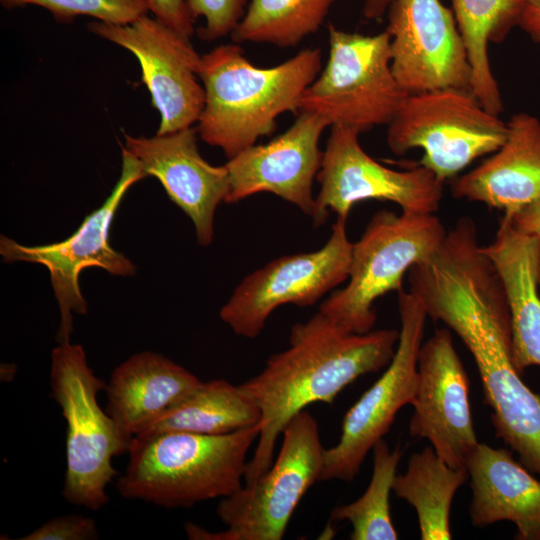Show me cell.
Wrapping results in <instances>:
<instances>
[{
  "instance_id": "6da1fadb",
  "label": "cell",
  "mask_w": 540,
  "mask_h": 540,
  "mask_svg": "<svg viewBox=\"0 0 540 540\" xmlns=\"http://www.w3.org/2000/svg\"><path fill=\"white\" fill-rule=\"evenodd\" d=\"M398 339L395 329L349 332L320 311L293 325L289 346L238 385L260 412V433L244 484H252L272 465L276 442L295 415L313 403H332L357 378L387 367Z\"/></svg>"
},
{
  "instance_id": "7a4b0ae2",
  "label": "cell",
  "mask_w": 540,
  "mask_h": 540,
  "mask_svg": "<svg viewBox=\"0 0 540 540\" xmlns=\"http://www.w3.org/2000/svg\"><path fill=\"white\" fill-rule=\"evenodd\" d=\"M321 51L306 48L273 67H258L238 44L220 45L202 56L199 79L205 104L197 131L228 159L276 128V119L296 112L305 89L321 71Z\"/></svg>"
},
{
  "instance_id": "3957f363",
  "label": "cell",
  "mask_w": 540,
  "mask_h": 540,
  "mask_svg": "<svg viewBox=\"0 0 540 540\" xmlns=\"http://www.w3.org/2000/svg\"><path fill=\"white\" fill-rule=\"evenodd\" d=\"M260 425L225 435L159 432L134 436L117 489L125 499L189 508L243 486Z\"/></svg>"
},
{
  "instance_id": "277c9868",
  "label": "cell",
  "mask_w": 540,
  "mask_h": 540,
  "mask_svg": "<svg viewBox=\"0 0 540 540\" xmlns=\"http://www.w3.org/2000/svg\"><path fill=\"white\" fill-rule=\"evenodd\" d=\"M51 397L66 421V472L62 495L73 505L99 510L109 502L107 485L117 471L112 459L128 453L133 436L97 401L106 383L79 344H58L51 353Z\"/></svg>"
},
{
  "instance_id": "5b68a950",
  "label": "cell",
  "mask_w": 540,
  "mask_h": 540,
  "mask_svg": "<svg viewBox=\"0 0 540 540\" xmlns=\"http://www.w3.org/2000/svg\"><path fill=\"white\" fill-rule=\"evenodd\" d=\"M448 327L474 359L496 437L540 476V396L513 364L508 305L490 297L469 299L452 312Z\"/></svg>"
},
{
  "instance_id": "8992f818",
  "label": "cell",
  "mask_w": 540,
  "mask_h": 540,
  "mask_svg": "<svg viewBox=\"0 0 540 540\" xmlns=\"http://www.w3.org/2000/svg\"><path fill=\"white\" fill-rule=\"evenodd\" d=\"M446 233L434 213L376 212L353 243L348 284L334 291L319 311L349 332L372 331L377 320L374 302L402 290L404 275L429 259Z\"/></svg>"
},
{
  "instance_id": "52a82bcc",
  "label": "cell",
  "mask_w": 540,
  "mask_h": 540,
  "mask_svg": "<svg viewBox=\"0 0 540 540\" xmlns=\"http://www.w3.org/2000/svg\"><path fill=\"white\" fill-rule=\"evenodd\" d=\"M277 459L252 484L221 498L216 514L226 529L208 531L185 524L192 540H280L303 496L320 481L324 463L319 427L307 410L282 431Z\"/></svg>"
},
{
  "instance_id": "ba28073f",
  "label": "cell",
  "mask_w": 540,
  "mask_h": 540,
  "mask_svg": "<svg viewBox=\"0 0 540 540\" xmlns=\"http://www.w3.org/2000/svg\"><path fill=\"white\" fill-rule=\"evenodd\" d=\"M390 151L421 149L420 165L445 183L477 158L492 154L507 137V122L486 110L470 89L410 93L387 125Z\"/></svg>"
},
{
  "instance_id": "9c48e42d",
  "label": "cell",
  "mask_w": 540,
  "mask_h": 540,
  "mask_svg": "<svg viewBox=\"0 0 540 540\" xmlns=\"http://www.w3.org/2000/svg\"><path fill=\"white\" fill-rule=\"evenodd\" d=\"M329 55L305 89L299 113H314L331 126L359 134L388 125L407 96L391 67L390 36L351 33L328 25Z\"/></svg>"
},
{
  "instance_id": "30bf717a",
  "label": "cell",
  "mask_w": 540,
  "mask_h": 540,
  "mask_svg": "<svg viewBox=\"0 0 540 540\" xmlns=\"http://www.w3.org/2000/svg\"><path fill=\"white\" fill-rule=\"evenodd\" d=\"M120 177L104 203L88 214L79 228L63 241L25 246L1 235L0 255L6 263L29 262L45 266L59 306L58 344L71 342L73 313L84 315L88 306L79 287V274L87 267H99L112 275L132 276L135 266L109 243L113 218L129 188L147 175L135 155L121 144Z\"/></svg>"
},
{
  "instance_id": "8fae6325",
  "label": "cell",
  "mask_w": 540,
  "mask_h": 540,
  "mask_svg": "<svg viewBox=\"0 0 540 540\" xmlns=\"http://www.w3.org/2000/svg\"><path fill=\"white\" fill-rule=\"evenodd\" d=\"M397 294L400 330L394 356L384 373L345 414L338 443L324 450L320 481L351 482L373 446L389 432L398 411L413 401L428 316L411 291L402 289Z\"/></svg>"
},
{
  "instance_id": "7c38bea8",
  "label": "cell",
  "mask_w": 540,
  "mask_h": 540,
  "mask_svg": "<svg viewBox=\"0 0 540 540\" xmlns=\"http://www.w3.org/2000/svg\"><path fill=\"white\" fill-rule=\"evenodd\" d=\"M352 249L346 220L337 218L320 249L281 256L247 275L220 309L221 320L236 335L257 337L279 306L313 305L347 280Z\"/></svg>"
},
{
  "instance_id": "4fadbf2b",
  "label": "cell",
  "mask_w": 540,
  "mask_h": 540,
  "mask_svg": "<svg viewBox=\"0 0 540 540\" xmlns=\"http://www.w3.org/2000/svg\"><path fill=\"white\" fill-rule=\"evenodd\" d=\"M359 133L345 126H331L321 168L320 191L315 198L313 223L320 226L333 211L347 220L353 206L364 200L391 201L403 212L435 213L443 198V185L424 166L399 171L368 155Z\"/></svg>"
},
{
  "instance_id": "5bb4252c",
  "label": "cell",
  "mask_w": 540,
  "mask_h": 540,
  "mask_svg": "<svg viewBox=\"0 0 540 540\" xmlns=\"http://www.w3.org/2000/svg\"><path fill=\"white\" fill-rule=\"evenodd\" d=\"M87 28L137 58L141 81L160 114L156 134L175 132L198 122L205 104V90L198 81L202 56L189 37L147 14L123 25L95 20Z\"/></svg>"
},
{
  "instance_id": "9a60e30c",
  "label": "cell",
  "mask_w": 540,
  "mask_h": 540,
  "mask_svg": "<svg viewBox=\"0 0 540 540\" xmlns=\"http://www.w3.org/2000/svg\"><path fill=\"white\" fill-rule=\"evenodd\" d=\"M387 19L392 71L406 93L470 89V65L452 9L440 0H394Z\"/></svg>"
},
{
  "instance_id": "2e32d148",
  "label": "cell",
  "mask_w": 540,
  "mask_h": 540,
  "mask_svg": "<svg viewBox=\"0 0 540 540\" xmlns=\"http://www.w3.org/2000/svg\"><path fill=\"white\" fill-rule=\"evenodd\" d=\"M417 373L410 435L428 440L449 466L466 468L479 442L469 402L468 375L450 329H438L422 343Z\"/></svg>"
},
{
  "instance_id": "e0dca14e",
  "label": "cell",
  "mask_w": 540,
  "mask_h": 540,
  "mask_svg": "<svg viewBox=\"0 0 540 540\" xmlns=\"http://www.w3.org/2000/svg\"><path fill=\"white\" fill-rule=\"evenodd\" d=\"M329 123L302 112L282 134L267 144L253 145L225 164L230 191L225 203H237L262 192L272 193L312 219L316 200L312 186L322 165L320 137Z\"/></svg>"
},
{
  "instance_id": "ac0fdd59",
  "label": "cell",
  "mask_w": 540,
  "mask_h": 540,
  "mask_svg": "<svg viewBox=\"0 0 540 540\" xmlns=\"http://www.w3.org/2000/svg\"><path fill=\"white\" fill-rule=\"evenodd\" d=\"M197 128L188 127L153 137L123 133L125 147L137 157L147 176L164 187L170 200L192 221L197 243L209 246L214 237V217L226 200L230 180L225 165L213 166L200 154Z\"/></svg>"
},
{
  "instance_id": "d6986e66",
  "label": "cell",
  "mask_w": 540,
  "mask_h": 540,
  "mask_svg": "<svg viewBox=\"0 0 540 540\" xmlns=\"http://www.w3.org/2000/svg\"><path fill=\"white\" fill-rule=\"evenodd\" d=\"M507 129L498 150L453 180L455 198L511 215L540 197V120L526 112L516 113L507 121Z\"/></svg>"
},
{
  "instance_id": "ffe728a7",
  "label": "cell",
  "mask_w": 540,
  "mask_h": 540,
  "mask_svg": "<svg viewBox=\"0 0 540 540\" xmlns=\"http://www.w3.org/2000/svg\"><path fill=\"white\" fill-rule=\"evenodd\" d=\"M466 468L472 498L469 516L475 527L508 521L516 539L540 540V481L506 448L479 443Z\"/></svg>"
},
{
  "instance_id": "44dd1931",
  "label": "cell",
  "mask_w": 540,
  "mask_h": 540,
  "mask_svg": "<svg viewBox=\"0 0 540 540\" xmlns=\"http://www.w3.org/2000/svg\"><path fill=\"white\" fill-rule=\"evenodd\" d=\"M201 381L166 356L143 351L118 365L106 383V412L131 436L179 403Z\"/></svg>"
},
{
  "instance_id": "7402d4cb",
  "label": "cell",
  "mask_w": 540,
  "mask_h": 540,
  "mask_svg": "<svg viewBox=\"0 0 540 540\" xmlns=\"http://www.w3.org/2000/svg\"><path fill=\"white\" fill-rule=\"evenodd\" d=\"M539 244V237L518 231L503 215L494 240L481 246L505 288L512 322V360L521 374L531 366L540 367Z\"/></svg>"
},
{
  "instance_id": "603a6c76",
  "label": "cell",
  "mask_w": 540,
  "mask_h": 540,
  "mask_svg": "<svg viewBox=\"0 0 540 540\" xmlns=\"http://www.w3.org/2000/svg\"><path fill=\"white\" fill-rule=\"evenodd\" d=\"M525 0H452V11L470 65V90L489 112L503 109L498 82L492 72L488 46L503 42L518 26Z\"/></svg>"
},
{
  "instance_id": "cb8c5ba5",
  "label": "cell",
  "mask_w": 540,
  "mask_h": 540,
  "mask_svg": "<svg viewBox=\"0 0 540 540\" xmlns=\"http://www.w3.org/2000/svg\"><path fill=\"white\" fill-rule=\"evenodd\" d=\"M259 422V409L243 395L238 385L214 379L201 382L135 436L159 432L225 435Z\"/></svg>"
},
{
  "instance_id": "d4e9b609",
  "label": "cell",
  "mask_w": 540,
  "mask_h": 540,
  "mask_svg": "<svg viewBox=\"0 0 540 540\" xmlns=\"http://www.w3.org/2000/svg\"><path fill=\"white\" fill-rule=\"evenodd\" d=\"M468 479L467 468L449 466L431 446L412 454L392 491L415 509L422 540H449L452 501Z\"/></svg>"
},
{
  "instance_id": "484cf974",
  "label": "cell",
  "mask_w": 540,
  "mask_h": 540,
  "mask_svg": "<svg viewBox=\"0 0 540 540\" xmlns=\"http://www.w3.org/2000/svg\"><path fill=\"white\" fill-rule=\"evenodd\" d=\"M336 0H250L231 34L236 44L267 43L297 46L323 24Z\"/></svg>"
},
{
  "instance_id": "4316f807",
  "label": "cell",
  "mask_w": 540,
  "mask_h": 540,
  "mask_svg": "<svg viewBox=\"0 0 540 540\" xmlns=\"http://www.w3.org/2000/svg\"><path fill=\"white\" fill-rule=\"evenodd\" d=\"M372 452L373 471L367 489L354 502L335 507L330 520L349 522L351 540H396L398 533L391 517L390 493L402 451L400 446L391 450L381 439Z\"/></svg>"
},
{
  "instance_id": "83f0119b",
  "label": "cell",
  "mask_w": 540,
  "mask_h": 540,
  "mask_svg": "<svg viewBox=\"0 0 540 540\" xmlns=\"http://www.w3.org/2000/svg\"><path fill=\"white\" fill-rule=\"evenodd\" d=\"M11 9L37 5L48 10L58 21H71L76 16H90L97 21L123 25L146 15L145 0H0Z\"/></svg>"
},
{
  "instance_id": "f1b7e54d",
  "label": "cell",
  "mask_w": 540,
  "mask_h": 540,
  "mask_svg": "<svg viewBox=\"0 0 540 540\" xmlns=\"http://www.w3.org/2000/svg\"><path fill=\"white\" fill-rule=\"evenodd\" d=\"M248 0H187L192 19L203 17L199 29L203 40H216L232 34L245 15Z\"/></svg>"
},
{
  "instance_id": "f546056e",
  "label": "cell",
  "mask_w": 540,
  "mask_h": 540,
  "mask_svg": "<svg viewBox=\"0 0 540 540\" xmlns=\"http://www.w3.org/2000/svg\"><path fill=\"white\" fill-rule=\"evenodd\" d=\"M94 519L71 514L53 518L20 540H91L98 539Z\"/></svg>"
},
{
  "instance_id": "4dcf8cb0",
  "label": "cell",
  "mask_w": 540,
  "mask_h": 540,
  "mask_svg": "<svg viewBox=\"0 0 540 540\" xmlns=\"http://www.w3.org/2000/svg\"><path fill=\"white\" fill-rule=\"evenodd\" d=\"M156 19L180 34L191 37L194 33L193 19L187 0H145Z\"/></svg>"
},
{
  "instance_id": "1f68e13d",
  "label": "cell",
  "mask_w": 540,
  "mask_h": 540,
  "mask_svg": "<svg viewBox=\"0 0 540 540\" xmlns=\"http://www.w3.org/2000/svg\"><path fill=\"white\" fill-rule=\"evenodd\" d=\"M507 216L518 231L540 238V197Z\"/></svg>"
},
{
  "instance_id": "d6a6232c",
  "label": "cell",
  "mask_w": 540,
  "mask_h": 540,
  "mask_svg": "<svg viewBox=\"0 0 540 540\" xmlns=\"http://www.w3.org/2000/svg\"><path fill=\"white\" fill-rule=\"evenodd\" d=\"M518 26L540 45V0H525Z\"/></svg>"
},
{
  "instance_id": "836d02e7",
  "label": "cell",
  "mask_w": 540,
  "mask_h": 540,
  "mask_svg": "<svg viewBox=\"0 0 540 540\" xmlns=\"http://www.w3.org/2000/svg\"><path fill=\"white\" fill-rule=\"evenodd\" d=\"M394 0H362L363 15L369 20H380Z\"/></svg>"
},
{
  "instance_id": "e575fe53",
  "label": "cell",
  "mask_w": 540,
  "mask_h": 540,
  "mask_svg": "<svg viewBox=\"0 0 540 540\" xmlns=\"http://www.w3.org/2000/svg\"><path fill=\"white\" fill-rule=\"evenodd\" d=\"M16 372V367L12 364L1 365L0 378L4 382H10L13 380Z\"/></svg>"
},
{
  "instance_id": "d590c367",
  "label": "cell",
  "mask_w": 540,
  "mask_h": 540,
  "mask_svg": "<svg viewBox=\"0 0 540 540\" xmlns=\"http://www.w3.org/2000/svg\"><path fill=\"white\" fill-rule=\"evenodd\" d=\"M537 283L540 289V244H539V250H538V257H537Z\"/></svg>"
}]
</instances>
